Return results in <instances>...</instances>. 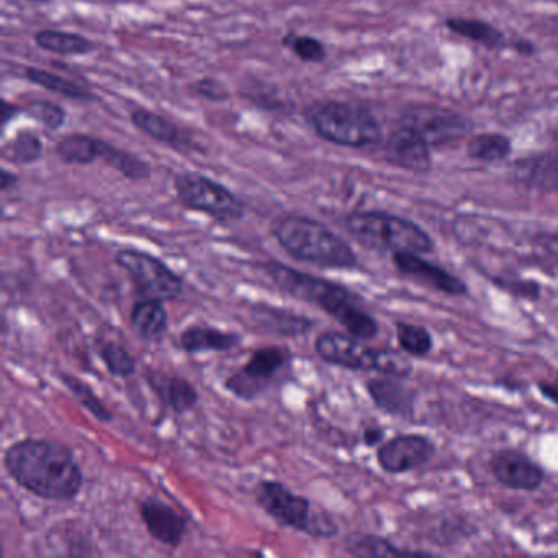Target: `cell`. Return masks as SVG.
<instances>
[{
	"mask_svg": "<svg viewBox=\"0 0 558 558\" xmlns=\"http://www.w3.org/2000/svg\"><path fill=\"white\" fill-rule=\"evenodd\" d=\"M4 469L21 488L47 501H74L84 488V472L66 444L27 437L4 452Z\"/></svg>",
	"mask_w": 558,
	"mask_h": 558,
	"instance_id": "6da1fadb",
	"label": "cell"
},
{
	"mask_svg": "<svg viewBox=\"0 0 558 558\" xmlns=\"http://www.w3.org/2000/svg\"><path fill=\"white\" fill-rule=\"evenodd\" d=\"M260 269L280 292L322 310L336 319L349 335L362 341H368L378 335L377 319L362 306L361 299L348 287L296 270L295 267L277 259L263 260Z\"/></svg>",
	"mask_w": 558,
	"mask_h": 558,
	"instance_id": "7a4b0ae2",
	"label": "cell"
},
{
	"mask_svg": "<svg viewBox=\"0 0 558 558\" xmlns=\"http://www.w3.org/2000/svg\"><path fill=\"white\" fill-rule=\"evenodd\" d=\"M270 234L280 250L296 263L318 269L351 270L359 266L351 244L328 225L308 215H279L270 225Z\"/></svg>",
	"mask_w": 558,
	"mask_h": 558,
	"instance_id": "3957f363",
	"label": "cell"
},
{
	"mask_svg": "<svg viewBox=\"0 0 558 558\" xmlns=\"http://www.w3.org/2000/svg\"><path fill=\"white\" fill-rule=\"evenodd\" d=\"M310 130L329 145L364 149L381 142V129L371 110L342 100H313L302 107Z\"/></svg>",
	"mask_w": 558,
	"mask_h": 558,
	"instance_id": "277c9868",
	"label": "cell"
},
{
	"mask_svg": "<svg viewBox=\"0 0 558 558\" xmlns=\"http://www.w3.org/2000/svg\"><path fill=\"white\" fill-rule=\"evenodd\" d=\"M345 230L364 247L384 253H433L429 234L407 218L387 211H352L345 217Z\"/></svg>",
	"mask_w": 558,
	"mask_h": 558,
	"instance_id": "5b68a950",
	"label": "cell"
},
{
	"mask_svg": "<svg viewBox=\"0 0 558 558\" xmlns=\"http://www.w3.org/2000/svg\"><path fill=\"white\" fill-rule=\"evenodd\" d=\"M257 506L282 527L293 529L313 538H331L338 535V522L329 512L313 509L305 496L293 493L279 480H260L254 486Z\"/></svg>",
	"mask_w": 558,
	"mask_h": 558,
	"instance_id": "8992f818",
	"label": "cell"
},
{
	"mask_svg": "<svg viewBox=\"0 0 558 558\" xmlns=\"http://www.w3.org/2000/svg\"><path fill=\"white\" fill-rule=\"evenodd\" d=\"M182 207L205 215L221 225L236 223L246 217V204L221 182L198 171H181L172 179Z\"/></svg>",
	"mask_w": 558,
	"mask_h": 558,
	"instance_id": "52a82bcc",
	"label": "cell"
},
{
	"mask_svg": "<svg viewBox=\"0 0 558 558\" xmlns=\"http://www.w3.org/2000/svg\"><path fill=\"white\" fill-rule=\"evenodd\" d=\"M116 264L125 270L140 299L175 302L184 293V279L155 254L123 247L117 251Z\"/></svg>",
	"mask_w": 558,
	"mask_h": 558,
	"instance_id": "ba28073f",
	"label": "cell"
},
{
	"mask_svg": "<svg viewBox=\"0 0 558 558\" xmlns=\"http://www.w3.org/2000/svg\"><path fill=\"white\" fill-rule=\"evenodd\" d=\"M292 361L289 349L263 345L251 352L244 365L225 378L223 387L238 400L254 401L263 397Z\"/></svg>",
	"mask_w": 558,
	"mask_h": 558,
	"instance_id": "9c48e42d",
	"label": "cell"
},
{
	"mask_svg": "<svg viewBox=\"0 0 558 558\" xmlns=\"http://www.w3.org/2000/svg\"><path fill=\"white\" fill-rule=\"evenodd\" d=\"M315 352L325 364L348 371L377 372L380 349H372L355 336L325 331L316 336Z\"/></svg>",
	"mask_w": 558,
	"mask_h": 558,
	"instance_id": "30bf717a",
	"label": "cell"
},
{
	"mask_svg": "<svg viewBox=\"0 0 558 558\" xmlns=\"http://www.w3.org/2000/svg\"><path fill=\"white\" fill-rule=\"evenodd\" d=\"M403 122L414 126L429 143L430 148L459 142L470 130L469 120L463 119L459 113L452 110L434 109V107L411 110Z\"/></svg>",
	"mask_w": 558,
	"mask_h": 558,
	"instance_id": "8fae6325",
	"label": "cell"
},
{
	"mask_svg": "<svg viewBox=\"0 0 558 558\" xmlns=\"http://www.w3.org/2000/svg\"><path fill=\"white\" fill-rule=\"evenodd\" d=\"M140 518L155 541L178 548L187 534V519L158 496H146L138 505Z\"/></svg>",
	"mask_w": 558,
	"mask_h": 558,
	"instance_id": "7c38bea8",
	"label": "cell"
},
{
	"mask_svg": "<svg viewBox=\"0 0 558 558\" xmlns=\"http://www.w3.org/2000/svg\"><path fill=\"white\" fill-rule=\"evenodd\" d=\"M385 158L397 168L420 174L433 166L429 143L414 126L404 122L388 135Z\"/></svg>",
	"mask_w": 558,
	"mask_h": 558,
	"instance_id": "4fadbf2b",
	"label": "cell"
},
{
	"mask_svg": "<svg viewBox=\"0 0 558 558\" xmlns=\"http://www.w3.org/2000/svg\"><path fill=\"white\" fill-rule=\"evenodd\" d=\"M434 452L436 446L427 437L404 434L385 442L378 449L377 460L385 472L404 473L429 462Z\"/></svg>",
	"mask_w": 558,
	"mask_h": 558,
	"instance_id": "5bb4252c",
	"label": "cell"
},
{
	"mask_svg": "<svg viewBox=\"0 0 558 558\" xmlns=\"http://www.w3.org/2000/svg\"><path fill=\"white\" fill-rule=\"evenodd\" d=\"M129 119L132 126H135L142 135L148 136L159 145H165L166 148L174 149L182 155L198 149L192 133L185 132L174 120L162 116V113L145 109V107H136L130 112Z\"/></svg>",
	"mask_w": 558,
	"mask_h": 558,
	"instance_id": "9a60e30c",
	"label": "cell"
},
{
	"mask_svg": "<svg viewBox=\"0 0 558 558\" xmlns=\"http://www.w3.org/2000/svg\"><path fill=\"white\" fill-rule=\"evenodd\" d=\"M493 476L501 485L511 489H522V492H532L538 488L544 482V472L537 463L532 462L524 453L515 450H502L493 457L492 462Z\"/></svg>",
	"mask_w": 558,
	"mask_h": 558,
	"instance_id": "2e32d148",
	"label": "cell"
},
{
	"mask_svg": "<svg viewBox=\"0 0 558 558\" xmlns=\"http://www.w3.org/2000/svg\"><path fill=\"white\" fill-rule=\"evenodd\" d=\"M395 266L398 267L400 272L439 290V292L447 293V295H463L466 293L465 283L459 277L452 276L447 272L442 267L429 263V260L421 259L414 253H397L393 254Z\"/></svg>",
	"mask_w": 558,
	"mask_h": 558,
	"instance_id": "e0dca14e",
	"label": "cell"
},
{
	"mask_svg": "<svg viewBox=\"0 0 558 558\" xmlns=\"http://www.w3.org/2000/svg\"><path fill=\"white\" fill-rule=\"evenodd\" d=\"M179 349L185 354L230 352L243 344V336L208 325H192L179 335Z\"/></svg>",
	"mask_w": 558,
	"mask_h": 558,
	"instance_id": "ac0fdd59",
	"label": "cell"
},
{
	"mask_svg": "<svg viewBox=\"0 0 558 558\" xmlns=\"http://www.w3.org/2000/svg\"><path fill=\"white\" fill-rule=\"evenodd\" d=\"M130 328L142 341L158 344L168 335L169 313L161 300L140 299L130 312Z\"/></svg>",
	"mask_w": 558,
	"mask_h": 558,
	"instance_id": "d6986e66",
	"label": "cell"
},
{
	"mask_svg": "<svg viewBox=\"0 0 558 558\" xmlns=\"http://www.w3.org/2000/svg\"><path fill=\"white\" fill-rule=\"evenodd\" d=\"M254 322L259 323L264 329L282 338H300L313 331L316 323L308 316L279 306L256 303L253 306Z\"/></svg>",
	"mask_w": 558,
	"mask_h": 558,
	"instance_id": "ffe728a7",
	"label": "cell"
},
{
	"mask_svg": "<svg viewBox=\"0 0 558 558\" xmlns=\"http://www.w3.org/2000/svg\"><path fill=\"white\" fill-rule=\"evenodd\" d=\"M515 181L529 189L558 192V151L541 153L514 165Z\"/></svg>",
	"mask_w": 558,
	"mask_h": 558,
	"instance_id": "44dd1931",
	"label": "cell"
},
{
	"mask_svg": "<svg viewBox=\"0 0 558 558\" xmlns=\"http://www.w3.org/2000/svg\"><path fill=\"white\" fill-rule=\"evenodd\" d=\"M240 97L270 116L289 117L296 112V104L279 86L254 76H246L241 83Z\"/></svg>",
	"mask_w": 558,
	"mask_h": 558,
	"instance_id": "7402d4cb",
	"label": "cell"
},
{
	"mask_svg": "<svg viewBox=\"0 0 558 558\" xmlns=\"http://www.w3.org/2000/svg\"><path fill=\"white\" fill-rule=\"evenodd\" d=\"M109 142L87 133H70L61 136L54 145V155L63 165L90 166L102 161Z\"/></svg>",
	"mask_w": 558,
	"mask_h": 558,
	"instance_id": "603a6c76",
	"label": "cell"
},
{
	"mask_svg": "<svg viewBox=\"0 0 558 558\" xmlns=\"http://www.w3.org/2000/svg\"><path fill=\"white\" fill-rule=\"evenodd\" d=\"M24 77L27 83L64 97V99L73 100V102L94 104L100 100V97L86 84L74 83L70 77L60 76L51 71L41 70V68H25Z\"/></svg>",
	"mask_w": 558,
	"mask_h": 558,
	"instance_id": "cb8c5ba5",
	"label": "cell"
},
{
	"mask_svg": "<svg viewBox=\"0 0 558 558\" xmlns=\"http://www.w3.org/2000/svg\"><path fill=\"white\" fill-rule=\"evenodd\" d=\"M35 45L41 51L60 57H87L97 51V44L86 35L74 32L54 31V28H41L35 32Z\"/></svg>",
	"mask_w": 558,
	"mask_h": 558,
	"instance_id": "d4e9b609",
	"label": "cell"
},
{
	"mask_svg": "<svg viewBox=\"0 0 558 558\" xmlns=\"http://www.w3.org/2000/svg\"><path fill=\"white\" fill-rule=\"evenodd\" d=\"M151 387L159 395L162 401L168 404L172 413L182 416L191 413L201 400L197 388L187 380V378L172 375V377H159L155 375L151 378Z\"/></svg>",
	"mask_w": 558,
	"mask_h": 558,
	"instance_id": "484cf974",
	"label": "cell"
},
{
	"mask_svg": "<svg viewBox=\"0 0 558 558\" xmlns=\"http://www.w3.org/2000/svg\"><path fill=\"white\" fill-rule=\"evenodd\" d=\"M365 388L374 403L391 416H408L413 413V393L397 380L371 378Z\"/></svg>",
	"mask_w": 558,
	"mask_h": 558,
	"instance_id": "4316f807",
	"label": "cell"
},
{
	"mask_svg": "<svg viewBox=\"0 0 558 558\" xmlns=\"http://www.w3.org/2000/svg\"><path fill=\"white\" fill-rule=\"evenodd\" d=\"M102 162L132 182H145L153 178V166L145 158L129 149L117 148L110 142L104 153Z\"/></svg>",
	"mask_w": 558,
	"mask_h": 558,
	"instance_id": "83f0119b",
	"label": "cell"
},
{
	"mask_svg": "<svg viewBox=\"0 0 558 558\" xmlns=\"http://www.w3.org/2000/svg\"><path fill=\"white\" fill-rule=\"evenodd\" d=\"M446 27L459 37L472 40L473 44L482 45V47L489 48V50L502 48L506 44L502 32L493 27V25L486 24V22L476 21V19H447Z\"/></svg>",
	"mask_w": 558,
	"mask_h": 558,
	"instance_id": "f1b7e54d",
	"label": "cell"
},
{
	"mask_svg": "<svg viewBox=\"0 0 558 558\" xmlns=\"http://www.w3.org/2000/svg\"><path fill=\"white\" fill-rule=\"evenodd\" d=\"M60 380L63 381L64 387L71 391L74 398L80 401L81 407L84 410L89 411L94 417H96L99 423L110 424L116 420V414L113 411L100 400L99 395L94 391V388L90 387L86 381L81 380L76 375L68 374V372H61Z\"/></svg>",
	"mask_w": 558,
	"mask_h": 558,
	"instance_id": "f546056e",
	"label": "cell"
},
{
	"mask_svg": "<svg viewBox=\"0 0 558 558\" xmlns=\"http://www.w3.org/2000/svg\"><path fill=\"white\" fill-rule=\"evenodd\" d=\"M5 156L15 166H34L45 156V143L40 133L35 130H21L5 145Z\"/></svg>",
	"mask_w": 558,
	"mask_h": 558,
	"instance_id": "4dcf8cb0",
	"label": "cell"
},
{
	"mask_svg": "<svg viewBox=\"0 0 558 558\" xmlns=\"http://www.w3.org/2000/svg\"><path fill=\"white\" fill-rule=\"evenodd\" d=\"M96 349L100 361L112 377L130 378L136 374V359L126 351L125 345L112 339H99Z\"/></svg>",
	"mask_w": 558,
	"mask_h": 558,
	"instance_id": "1f68e13d",
	"label": "cell"
},
{
	"mask_svg": "<svg viewBox=\"0 0 558 558\" xmlns=\"http://www.w3.org/2000/svg\"><path fill=\"white\" fill-rule=\"evenodd\" d=\"M512 145L508 136L499 133H485L470 140L466 146V155L476 161L499 162L511 155Z\"/></svg>",
	"mask_w": 558,
	"mask_h": 558,
	"instance_id": "d6a6232c",
	"label": "cell"
},
{
	"mask_svg": "<svg viewBox=\"0 0 558 558\" xmlns=\"http://www.w3.org/2000/svg\"><path fill=\"white\" fill-rule=\"evenodd\" d=\"M282 48L292 51L293 57L306 64H322L328 58L326 45L313 35L289 32L282 37Z\"/></svg>",
	"mask_w": 558,
	"mask_h": 558,
	"instance_id": "836d02e7",
	"label": "cell"
},
{
	"mask_svg": "<svg viewBox=\"0 0 558 558\" xmlns=\"http://www.w3.org/2000/svg\"><path fill=\"white\" fill-rule=\"evenodd\" d=\"M25 116L40 123L48 132H60L68 122V112L60 106L48 99H32L24 106Z\"/></svg>",
	"mask_w": 558,
	"mask_h": 558,
	"instance_id": "e575fe53",
	"label": "cell"
},
{
	"mask_svg": "<svg viewBox=\"0 0 558 558\" xmlns=\"http://www.w3.org/2000/svg\"><path fill=\"white\" fill-rule=\"evenodd\" d=\"M348 551L354 557H398V555H414V551L400 550L387 538L378 535H355L348 542Z\"/></svg>",
	"mask_w": 558,
	"mask_h": 558,
	"instance_id": "d590c367",
	"label": "cell"
},
{
	"mask_svg": "<svg viewBox=\"0 0 558 558\" xmlns=\"http://www.w3.org/2000/svg\"><path fill=\"white\" fill-rule=\"evenodd\" d=\"M398 342L401 349L408 354L426 355L433 349V338L429 331L423 326L408 325V323H398L397 325Z\"/></svg>",
	"mask_w": 558,
	"mask_h": 558,
	"instance_id": "8d00e7d4",
	"label": "cell"
},
{
	"mask_svg": "<svg viewBox=\"0 0 558 558\" xmlns=\"http://www.w3.org/2000/svg\"><path fill=\"white\" fill-rule=\"evenodd\" d=\"M189 94L210 104H225L231 99V90L217 77L205 76L187 86Z\"/></svg>",
	"mask_w": 558,
	"mask_h": 558,
	"instance_id": "74e56055",
	"label": "cell"
},
{
	"mask_svg": "<svg viewBox=\"0 0 558 558\" xmlns=\"http://www.w3.org/2000/svg\"><path fill=\"white\" fill-rule=\"evenodd\" d=\"M413 371V365L393 351H380V359H378V374L387 375V377H408L410 372Z\"/></svg>",
	"mask_w": 558,
	"mask_h": 558,
	"instance_id": "f35d334b",
	"label": "cell"
},
{
	"mask_svg": "<svg viewBox=\"0 0 558 558\" xmlns=\"http://www.w3.org/2000/svg\"><path fill=\"white\" fill-rule=\"evenodd\" d=\"M0 125H2V130L8 129L9 123L12 120L17 119V117L24 116L25 110L24 107L17 106V104L9 102L8 99L2 100L0 104Z\"/></svg>",
	"mask_w": 558,
	"mask_h": 558,
	"instance_id": "ab89813d",
	"label": "cell"
},
{
	"mask_svg": "<svg viewBox=\"0 0 558 558\" xmlns=\"http://www.w3.org/2000/svg\"><path fill=\"white\" fill-rule=\"evenodd\" d=\"M19 184H21V175L5 168L0 171V192L2 194H9V192L17 189Z\"/></svg>",
	"mask_w": 558,
	"mask_h": 558,
	"instance_id": "60d3db41",
	"label": "cell"
},
{
	"mask_svg": "<svg viewBox=\"0 0 558 558\" xmlns=\"http://www.w3.org/2000/svg\"><path fill=\"white\" fill-rule=\"evenodd\" d=\"M538 387H541V391L545 397L550 398L554 403L558 404V375L551 378V380L541 381Z\"/></svg>",
	"mask_w": 558,
	"mask_h": 558,
	"instance_id": "b9f144b4",
	"label": "cell"
},
{
	"mask_svg": "<svg viewBox=\"0 0 558 558\" xmlns=\"http://www.w3.org/2000/svg\"><path fill=\"white\" fill-rule=\"evenodd\" d=\"M380 440H384V430L378 429V427H368V429H365L364 442L367 444V446H375V444L380 442Z\"/></svg>",
	"mask_w": 558,
	"mask_h": 558,
	"instance_id": "7bdbcfd3",
	"label": "cell"
},
{
	"mask_svg": "<svg viewBox=\"0 0 558 558\" xmlns=\"http://www.w3.org/2000/svg\"><path fill=\"white\" fill-rule=\"evenodd\" d=\"M25 2H32V4H50L51 0H25Z\"/></svg>",
	"mask_w": 558,
	"mask_h": 558,
	"instance_id": "ee69618b",
	"label": "cell"
},
{
	"mask_svg": "<svg viewBox=\"0 0 558 558\" xmlns=\"http://www.w3.org/2000/svg\"><path fill=\"white\" fill-rule=\"evenodd\" d=\"M551 2H555V4H558V0H551Z\"/></svg>",
	"mask_w": 558,
	"mask_h": 558,
	"instance_id": "f6af8a7d",
	"label": "cell"
}]
</instances>
